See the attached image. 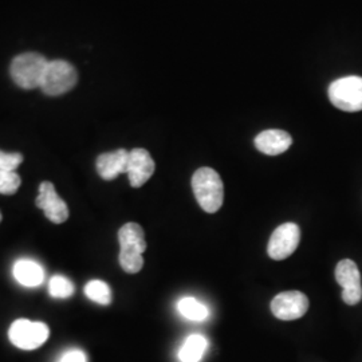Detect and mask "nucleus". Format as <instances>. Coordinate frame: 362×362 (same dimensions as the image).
I'll return each mask as SVG.
<instances>
[{
	"label": "nucleus",
	"mask_w": 362,
	"mask_h": 362,
	"mask_svg": "<svg viewBox=\"0 0 362 362\" xmlns=\"http://www.w3.org/2000/svg\"><path fill=\"white\" fill-rule=\"evenodd\" d=\"M177 309L184 318H187L189 321H194V322L206 321L209 315L207 306L204 303H202L200 300H197L196 298H181L177 303Z\"/></svg>",
	"instance_id": "dca6fc26"
},
{
	"label": "nucleus",
	"mask_w": 362,
	"mask_h": 362,
	"mask_svg": "<svg viewBox=\"0 0 362 362\" xmlns=\"http://www.w3.org/2000/svg\"><path fill=\"white\" fill-rule=\"evenodd\" d=\"M0 221H1V212H0Z\"/></svg>",
	"instance_id": "5701e85b"
},
{
	"label": "nucleus",
	"mask_w": 362,
	"mask_h": 362,
	"mask_svg": "<svg viewBox=\"0 0 362 362\" xmlns=\"http://www.w3.org/2000/svg\"><path fill=\"white\" fill-rule=\"evenodd\" d=\"M49 61L38 52H25L13 58L10 73L13 82L22 89L40 88Z\"/></svg>",
	"instance_id": "f03ea898"
},
{
	"label": "nucleus",
	"mask_w": 362,
	"mask_h": 362,
	"mask_svg": "<svg viewBox=\"0 0 362 362\" xmlns=\"http://www.w3.org/2000/svg\"><path fill=\"white\" fill-rule=\"evenodd\" d=\"M13 276L18 284L26 287H37L45 279V272L37 262L22 259L13 264Z\"/></svg>",
	"instance_id": "ddd939ff"
},
{
	"label": "nucleus",
	"mask_w": 362,
	"mask_h": 362,
	"mask_svg": "<svg viewBox=\"0 0 362 362\" xmlns=\"http://www.w3.org/2000/svg\"><path fill=\"white\" fill-rule=\"evenodd\" d=\"M23 161V156L21 153H6L0 152V170H11L13 172Z\"/></svg>",
	"instance_id": "412c9836"
},
{
	"label": "nucleus",
	"mask_w": 362,
	"mask_h": 362,
	"mask_svg": "<svg viewBox=\"0 0 362 362\" xmlns=\"http://www.w3.org/2000/svg\"><path fill=\"white\" fill-rule=\"evenodd\" d=\"M337 284L342 287V300L354 306L362 299L361 274L350 259H342L336 267Z\"/></svg>",
	"instance_id": "423d86ee"
},
{
	"label": "nucleus",
	"mask_w": 362,
	"mask_h": 362,
	"mask_svg": "<svg viewBox=\"0 0 362 362\" xmlns=\"http://www.w3.org/2000/svg\"><path fill=\"white\" fill-rule=\"evenodd\" d=\"M192 189L199 206L208 214L218 212L224 200V185L215 169H197L192 176Z\"/></svg>",
	"instance_id": "f257e3e1"
},
{
	"label": "nucleus",
	"mask_w": 362,
	"mask_h": 362,
	"mask_svg": "<svg viewBox=\"0 0 362 362\" xmlns=\"http://www.w3.org/2000/svg\"><path fill=\"white\" fill-rule=\"evenodd\" d=\"M309 310V298L303 293L293 290L278 294L272 300V311L281 321H296Z\"/></svg>",
	"instance_id": "6e6552de"
},
{
	"label": "nucleus",
	"mask_w": 362,
	"mask_h": 362,
	"mask_svg": "<svg viewBox=\"0 0 362 362\" xmlns=\"http://www.w3.org/2000/svg\"><path fill=\"white\" fill-rule=\"evenodd\" d=\"M78 81L77 70L74 66L62 59L49 62L45 76L42 78L40 89L45 94L57 97L71 90Z\"/></svg>",
	"instance_id": "20e7f679"
},
{
	"label": "nucleus",
	"mask_w": 362,
	"mask_h": 362,
	"mask_svg": "<svg viewBox=\"0 0 362 362\" xmlns=\"http://www.w3.org/2000/svg\"><path fill=\"white\" fill-rule=\"evenodd\" d=\"M50 336L47 325L30 320H16L10 330L8 338L13 346L22 350L38 349Z\"/></svg>",
	"instance_id": "39448f33"
},
{
	"label": "nucleus",
	"mask_w": 362,
	"mask_h": 362,
	"mask_svg": "<svg viewBox=\"0 0 362 362\" xmlns=\"http://www.w3.org/2000/svg\"><path fill=\"white\" fill-rule=\"evenodd\" d=\"M128 164L129 152L127 149H117L115 152L98 156L95 167L104 180H115L121 173L128 172Z\"/></svg>",
	"instance_id": "9b49d317"
},
{
	"label": "nucleus",
	"mask_w": 362,
	"mask_h": 362,
	"mask_svg": "<svg viewBox=\"0 0 362 362\" xmlns=\"http://www.w3.org/2000/svg\"><path fill=\"white\" fill-rule=\"evenodd\" d=\"M207 348L208 339L206 337L202 334H191L184 341L179 351V358L181 362H199L203 358Z\"/></svg>",
	"instance_id": "2eb2a0df"
},
{
	"label": "nucleus",
	"mask_w": 362,
	"mask_h": 362,
	"mask_svg": "<svg viewBox=\"0 0 362 362\" xmlns=\"http://www.w3.org/2000/svg\"><path fill=\"white\" fill-rule=\"evenodd\" d=\"M21 177L13 170H0V194H13L21 187Z\"/></svg>",
	"instance_id": "aec40b11"
},
{
	"label": "nucleus",
	"mask_w": 362,
	"mask_h": 362,
	"mask_svg": "<svg viewBox=\"0 0 362 362\" xmlns=\"http://www.w3.org/2000/svg\"><path fill=\"white\" fill-rule=\"evenodd\" d=\"M58 362H88V358L82 350L71 349L66 351Z\"/></svg>",
	"instance_id": "4be33fe9"
},
{
	"label": "nucleus",
	"mask_w": 362,
	"mask_h": 362,
	"mask_svg": "<svg viewBox=\"0 0 362 362\" xmlns=\"http://www.w3.org/2000/svg\"><path fill=\"white\" fill-rule=\"evenodd\" d=\"M85 294L93 302L107 306L112 303V290L104 281L94 279L85 286Z\"/></svg>",
	"instance_id": "f3484780"
},
{
	"label": "nucleus",
	"mask_w": 362,
	"mask_h": 362,
	"mask_svg": "<svg viewBox=\"0 0 362 362\" xmlns=\"http://www.w3.org/2000/svg\"><path fill=\"white\" fill-rule=\"evenodd\" d=\"M329 100L337 109L344 112H361L362 77L349 76L339 78L329 86Z\"/></svg>",
	"instance_id": "7ed1b4c3"
},
{
	"label": "nucleus",
	"mask_w": 362,
	"mask_h": 362,
	"mask_svg": "<svg viewBox=\"0 0 362 362\" xmlns=\"http://www.w3.org/2000/svg\"><path fill=\"white\" fill-rule=\"evenodd\" d=\"M155 161L149 152L143 148H136L129 152V164H128V177L133 188L143 187L155 173Z\"/></svg>",
	"instance_id": "9d476101"
},
{
	"label": "nucleus",
	"mask_w": 362,
	"mask_h": 362,
	"mask_svg": "<svg viewBox=\"0 0 362 362\" xmlns=\"http://www.w3.org/2000/svg\"><path fill=\"white\" fill-rule=\"evenodd\" d=\"M35 204L45 212L46 218L55 224H62L69 219V208L58 196L54 184L50 181H43L39 185V194Z\"/></svg>",
	"instance_id": "1a4fd4ad"
},
{
	"label": "nucleus",
	"mask_w": 362,
	"mask_h": 362,
	"mask_svg": "<svg viewBox=\"0 0 362 362\" xmlns=\"http://www.w3.org/2000/svg\"><path fill=\"white\" fill-rule=\"evenodd\" d=\"M0 152H1V151H0Z\"/></svg>",
	"instance_id": "b1692460"
},
{
	"label": "nucleus",
	"mask_w": 362,
	"mask_h": 362,
	"mask_svg": "<svg viewBox=\"0 0 362 362\" xmlns=\"http://www.w3.org/2000/svg\"><path fill=\"white\" fill-rule=\"evenodd\" d=\"M300 242V230L296 223H285L275 228L269 240L267 252L274 260H284L296 252Z\"/></svg>",
	"instance_id": "0eeeda50"
},
{
	"label": "nucleus",
	"mask_w": 362,
	"mask_h": 362,
	"mask_svg": "<svg viewBox=\"0 0 362 362\" xmlns=\"http://www.w3.org/2000/svg\"><path fill=\"white\" fill-rule=\"evenodd\" d=\"M291 144L293 139L285 130H263L255 137V148L267 156L282 155L291 146Z\"/></svg>",
	"instance_id": "f8f14e48"
},
{
	"label": "nucleus",
	"mask_w": 362,
	"mask_h": 362,
	"mask_svg": "<svg viewBox=\"0 0 362 362\" xmlns=\"http://www.w3.org/2000/svg\"><path fill=\"white\" fill-rule=\"evenodd\" d=\"M118 260H119L122 270L128 274H137V272H141V269L144 267L143 254L136 252V251L121 250Z\"/></svg>",
	"instance_id": "6ab92c4d"
},
{
	"label": "nucleus",
	"mask_w": 362,
	"mask_h": 362,
	"mask_svg": "<svg viewBox=\"0 0 362 362\" xmlns=\"http://www.w3.org/2000/svg\"><path fill=\"white\" fill-rule=\"evenodd\" d=\"M76 287L64 275H54L49 282V294L55 299H66L74 294Z\"/></svg>",
	"instance_id": "a211bd4d"
},
{
	"label": "nucleus",
	"mask_w": 362,
	"mask_h": 362,
	"mask_svg": "<svg viewBox=\"0 0 362 362\" xmlns=\"http://www.w3.org/2000/svg\"><path fill=\"white\" fill-rule=\"evenodd\" d=\"M118 242L121 250L136 251L144 254L146 250L145 233L143 227L137 223H127L118 231Z\"/></svg>",
	"instance_id": "4468645a"
}]
</instances>
